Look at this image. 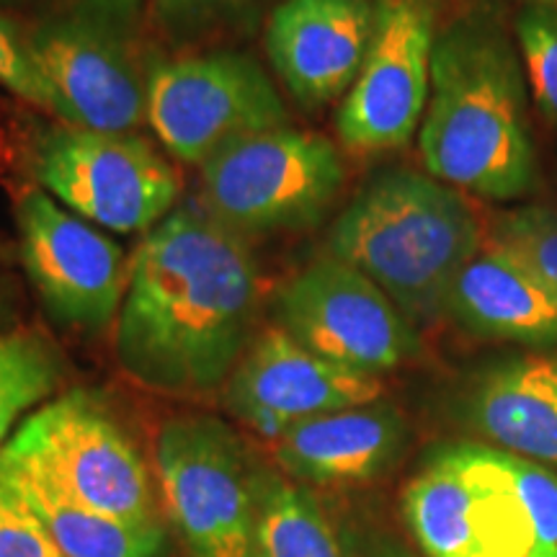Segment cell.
<instances>
[{"mask_svg": "<svg viewBox=\"0 0 557 557\" xmlns=\"http://www.w3.org/2000/svg\"><path fill=\"white\" fill-rule=\"evenodd\" d=\"M129 263L114 331L122 372L173 398L220 393L259 333L261 274L246 238L184 201Z\"/></svg>", "mask_w": 557, "mask_h": 557, "instance_id": "cell-1", "label": "cell"}, {"mask_svg": "<svg viewBox=\"0 0 557 557\" xmlns=\"http://www.w3.org/2000/svg\"><path fill=\"white\" fill-rule=\"evenodd\" d=\"M524 96L521 58L498 26L462 18L438 34L418 135L429 176L493 201L532 191L537 150Z\"/></svg>", "mask_w": 557, "mask_h": 557, "instance_id": "cell-2", "label": "cell"}, {"mask_svg": "<svg viewBox=\"0 0 557 557\" xmlns=\"http://www.w3.org/2000/svg\"><path fill=\"white\" fill-rule=\"evenodd\" d=\"M400 508L423 557H557V475L485 442L436 447Z\"/></svg>", "mask_w": 557, "mask_h": 557, "instance_id": "cell-3", "label": "cell"}, {"mask_svg": "<svg viewBox=\"0 0 557 557\" xmlns=\"http://www.w3.org/2000/svg\"><path fill=\"white\" fill-rule=\"evenodd\" d=\"M480 246L483 230L462 194L416 171L369 181L329 238L333 259L372 278L413 325L444 318L451 282Z\"/></svg>", "mask_w": 557, "mask_h": 557, "instance_id": "cell-4", "label": "cell"}, {"mask_svg": "<svg viewBox=\"0 0 557 557\" xmlns=\"http://www.w3.org/2000/svg\"><path fill=\"white\" fill-rule=\"evenodd\" d=\"M148 13L150 0H67L26 34L58 120L101 132L148 122Z\"/></svg>", "mask_w": 557, "mask_h": 557, "instance_id": "cell-5", "label": "cell"}, {"mask_svg": "<svg viewBox=\"0 0 557 557\" xmlns=\"http://www.w3.org/2000/svg\"><path fill=\"white\" fill-rule=\"evenodd\" d=\"M256 462L246 438L218 416L184 413L160 426V506L184 557H256Z\"/></svg>", "mask_w": 557, "mask_h": 557, "instance_id": "cell-6", "label": "cell"}, {"mask_svg": "<svg viewBox=\"0 0 557 557\" xmlns=\"http://www.w3.org/2000/svg\"><path fill=\"white\" fill-rule=\"evenodd\" d=\"M3 451L83 506L127 521H165L148 459L107 403L88 389L45 403Z\"/></svg>", "mask_w": 557, "mask_h": 557, "instance_id": "cell-7", "label": "cell"}, {"mask_svg": "<svg viewBox=\"0 0 557 557\" xmlns=\"http://www.w3.org/2000/svg\"><path fill=\"white\" fill-rule=\"evenodd\" d=\"M341 184L336 145L287 124L240 139L201 165L199 201L240 238L295 233L323 220Z\"/></svg>", "mask_w": 557, "mask_h": 557, "instance_id": "cell-8", "label": "cell"}, {"mask_svg": "<svg viewBox=\"0 0 557 557\" xmlns=\"http://www.w3.org/2000/svg\"><path fill=\"white\" fill-rule=\"evenodd\" d=\"M34 178L62 207L111 233H143L178 207L181 178L135 132L54 124L34 145Z\"/></svg>", "mask_w": 557, "mask_h": 557, "instance_id": "cell-9", "label": "cell"}, {"mask_svg": "<svg viewBox=\"0 0 557 557\" xmlns=\"http://www.w3.org/2000/svg\"><path fill=\"white\" fill-rule=\"evenodd\" d=\"M148 124L173 158L201 169L240 139L287 127L289 116L259 60L214 50L152 65Z\"/></svg>", "mask_w": 557, "mask_h": 557, "instance_id": "cell-10", "label": "cell"}, {"mask_svg": "<svg viewBox=\"0 0 557 557\" xmlns=\"http://www.w3.org/2000/svg\"><path fill=\"white\" fill-rule=\"evenodd\" d=\"M276 329L351 372L380 377L418 351L416 325L348 263L325 256L302 269L274 299Z\"/></svg>", "mask_w": 557, "mask_h": 557, "instance_id": "cell-11", "label": "cell"}, {"mask_svg": "<svg viewBox=\"0 0 557 557\" xmlns=\"http://www.w3.org/2000/svg\"><path fill=\"white\" fill-rule=\"evenodd\" d=\"M21 261L54 323L101 333L120 315L129 282L120 243L70 212L39 186L16 207Z\"/></svg>", "mask_w": 557, "mask_h": 557, "instance_id": "cell-12", "label": "cell"}, {"mask_svg": "<svg viewBox=\"0 0 557 557\" xmlns=\"http://www.w3.org/2000/svg\"><path fill=\"white\" fill-rule=\"evenodd\" d=\"M434 45V13L423 0H377L372 47L336 120L348 150H398L413 139L426 114Z\"/></svg>", "mask_w": 557, "mask_h": 557, "instance_id": "cell-13", "label": "cell"}, {"mask_svg": "<svg viewBox=\"0 0 557 557\" xmlns=\"http://www.w3.org/2000/svg\"><path fill=\"white\" fill-rule=\"evenodd\" d=\"M382 389L380 377L333 364L269 325L256 333L220 393L235 421L274 444L308 418L380 400Z\"/></svg>", "mask_w": 557, "mask_h": 557, "instance_id": "cell-14", "label": "cell"}, {"mask_svg": "<svg viewBox=\"0 0 557 557\" xmlns=\"http://www.w3.org/2000/svg\"><path fill=\"white\" fill-rule=\"evenodd\" d=\"M374 29V0H278L263 41L299 107L323 109L359 78Z\"/></svg>", "mask_w": 557, "mask_h": 557, "instance_id": "cell-15", "label": "cell"}, {"mask_svg": "<svg viewBox=\"0 0 557 557\" xmlns=\"http://www.w3.org/2000/svg\"><path fill=\"white\" fill-rule=\"evenodd\" d=\"M406 444V418L380 398L292 426L274 442V465L310 491H338L387 475Z\"/></svg>", "mask_w": 557, "mask_h": 557, "instance_id": "cell-16", "label": "cell"}, {"mask_svg": "<svg viewBox=\"0 0 557 557\" xmlns=\"http://www.w3.org/2000/svg\"><path fill=\"white\" fill-rule=\"evenodd\" d=\"M462 416L478 442L557 475V354H524L487 367L465 395Z\"/></svg>", "mask_w": 557, "mask_h": 557, "instance_id": "cell-17", "label": "cell"}, {"mask_svg": "<svg viewBox=\"0 0 557 557\" xmlns=\"http://www.w3.org/2000/svg\"><path fill=\"white\" fill-rule=\"evenodd\" d=\"M444 315L470 336L511 341L540 351L557 348V302L524 263L483 243L459 269Z\"/></svg>", "mask_w": 557, "mask_h": 557, "instance_id": "cell-18", "label": "cell"}, {"mask_svg": "<svg viewBox=\"0 0 557 557\" xmlns=\"http://www.w3.org/2000/svg\"><path fill=\"white\" fill-rule=\"evenodd\" d=\"M0 483L24 500L65 557H165L169 521H127L67 498L45 475L0 449Z\"/></svg>", "mask_w": 557, "mask_h": 557, "instance_id": "cell-19", "label": "cell"}, {"mask_svg": "<svg viewBox=\"0 0 557 557\" xmlns=\"http://www.w3.org/2000/svg\"><path fill=\"white\" fill-rule=\"evenodd\" d=\"M256 557H357L315 491L259 457L253 472Z\"/></svg>", "mask_w": 557, "mask_h": 557, "instance_id": "cell-20", "label": "cell"}, {"mask_svg": "<svg viewBox=\"0 0 557 557\" xmlns=\"http://www.w3.org/2000/svg\"><path fill=\"white\" fill-rule=\"evenodd\" d=\"M62 377L54 351L34 333H0V449L24 413L58 389Z\"/></svg>", "mask_w": 557, "mask_h": 557, "instance_id": "cell-21", "label": "cell"}, {"mask_svg": "<svg viewBox=\"0 0 557 557\" xmlns=\"http://www.w3.org/2000/svg\"><path fill=\"white\" fill-rule=\"evenodd\" d=\"M519 58L534 103L557 127V3H532L517 18Z\"/></svg>", "mask_w": 557, "mask_h": 557, "instance_id": "cell-22", "label": "cell"}, {"mask_svg": "<svg viewBox=\"0 0 557 557\" xmlns=\"http://www.w3.org/2000/svg\"><path fill=\"white\" fill-rule=\"evenodd\" d=\"M493 243L537 276L557 302V212L547 207H521L504 214L493 230Z\"/></svg>", "mask_w": 557, "mask_h": 557, "instance_id": "cell-23", "label": "cell"}, {"mask_svg": "<svg viewBox=\"0 0 557 557\" xmlns=\"http://www.w3.org/2000/svg\"><path fill=\"white\" fill-rule=\"evenodd\" d=\"M269 0H150V16L173 39L191 41L246 24Z\"/></svg>", "mask_w": 557, "mask_h": 557, "instance_id": "cell-24", "label": "cell"}, {"mask_svg": "<svg viewBox=\"0 0 557 557\" xmlns=\"http://www.w3.org/2000/svg\"><path fill=\"white\" fill-rule=\"evenodd\" d=\"M0 86L52 114V94L37 60L32 58L29 41L3 16H0Z\"/></svg>", "mask_w": 557, "mask_h": 557, "instance_id": "cell-25", "label": "cell"}, {"mask_svg": "<svg viewBox=\"0 0 557 557\" xmlns=\"http://www.w3.org/2000/svg\"><path fill=\"white\" fill-rule=\"evenodd\" d=\"M0 557H65L37 513L0 483Z\"/></svg>", "mask_w": 557, "mask_h": 557, "instance_id": "cell-26", "label": "cell"}, {"mask_svg": "<svg viewBox=\"0 0 557 557\" xmlns=\"http://www.w3.org/2000/svg\"><path fill=\"white\" fill-rule=\"evenodd\" d=\"M357 557H423L416 547L382 529H346Z\"/></svg>", "mask_w": 557, "mask_h": 557, "instance_id": "cell-27", "label": "cell"}, {"mask_svg": "<svg viewBox=\"0 0 557 557\" xmlns=\"http://www.w3.org/2000/svg\"><path fill=\"white\" fill-rule=\"evenodd\" d=\"M534 3H557V0H534Z\"/></svg>", "mask_w": 557, "mask_h": 557, "instance_id": "cell-28", "label": "cell"}]
</instances>
